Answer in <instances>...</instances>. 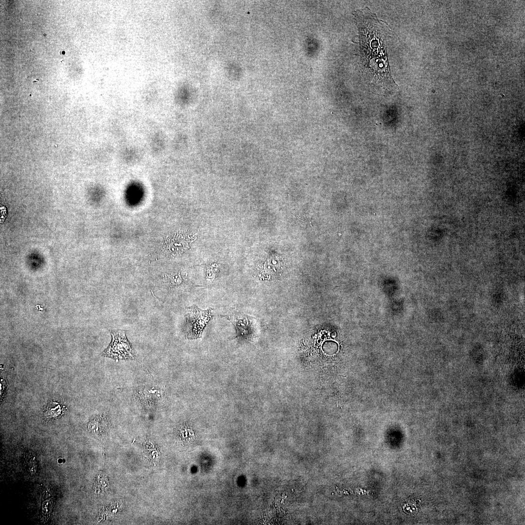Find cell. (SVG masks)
<instances>
[{
	"instance_id": "5b68a950",
	"label": "cell",
	"mask_w": 525,
	"mask_h": 525,
	"mask_svg": "<svg viewBox=\"0 0 525 525\" xmlns=\"http://www.w3.org/2000/svg\"><path fill=\"white\" fill-rule=\"evenodd\" d=\"M62 408L59 404L51 402L48 404L44 410V415L47 418H53L60 416Z\"/></svg>"
},
{
	"instance_id": "6da1fadb",
	"label": "cell",
	"mask_w": 525,
	"mask_h": 525,
	"mask_svg": "<svg viewBox=\"0 0 525 525\" xmlns=\"http://www.w3.org/2000/svg\"><path fill=\"white\" fill-rule=\"evenodd\" d=\"M359 32L361 53L366 67L383 87L395 89L397 86L390 74L384 40L389 27L366 7L353 13Z\"/></svg>"
},
{
	"instance_id": "3957f363",
	"label": "cell",
	"mask_w": 525,
	"mask_h": 525,
	"mask_svg": "<svg viewBox=\"0 0 525 525\" xmlns=\"http://www.w3.org/2000/svg\"><path fill=\"white\" fill-rule=\"evenodd\" d=\"M186 315V330L187 338L195 339L201 337L202 332L212 317V308L202 310L193 305L188 308Z\"/></svg>"
},
{
	"instance_id": "7a4b0ae2",
	"label": "cell",
	"mask_w": 525,
	"mask_h": 525,
	"mask_svg": "<svg viewBox=\"0 0 525 525\" xmlns=\"http://www.w3.org/2000/svg\"><path fill=\"white\" fill-rule=\"evenodd\" d=\"M109 331L112 336L111 341L102 352V356L116 361L135 360V354L131 344L126 336L125 331L122 330Z\"/></svg>"
},
{
	"instance_id": "277c9868",
	"label": "cell",
	"mask_w": 525,
	"mask_h": 525,
	"mask_svg": "<svg viewBox=\"0 0 525 525\" xmlns=\"http://www.w3.org/2000/svg\"><path fill=\"white\" fill-rule=\"evenodd\" d=\"M220 316L226 318L233 324L236 330V337L245 338L249 335L250 322L248 316L241 312H233Z\"/></svg>"
}]
</instances>
